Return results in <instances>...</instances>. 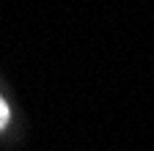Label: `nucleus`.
<instances>
[{
  "label": "nucleus",
  "instance_id": "obj_1",
  "mask_svg": "<svg viewBox=\"0 0 154 151\" xmlns=\"http://www.w3.org/2000/svg\"><path fill=\"white\" fill-rule=\"evenodd\" d=\"M6 124H8V104H6L3 96H0V132L6 129Z\"/></svg>",
  "mask_w": 154,
  "mask_h": 151
}]
</instances>
